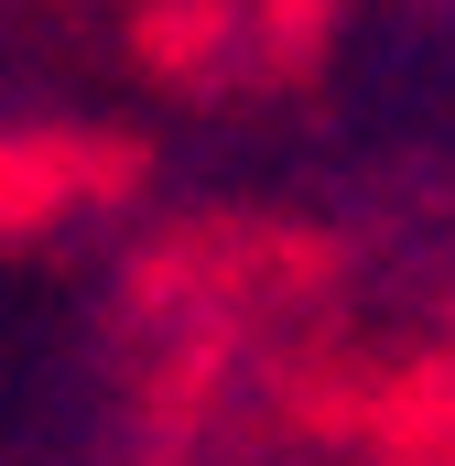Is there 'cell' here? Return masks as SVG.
Returning a JSON list of instances; mask_svg holds the SVG:
<instances>
[]
</instances>
